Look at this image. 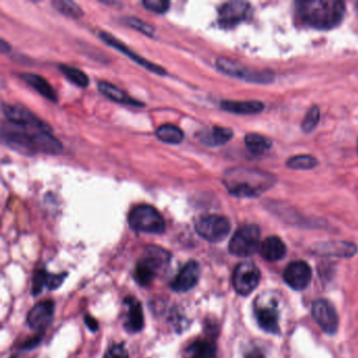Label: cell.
I'll use <instances>...</instances> for the list:
<instances>
[{"label": "cell", "mask_w": 358, "mask_h": 358, "mask_svg": "<svg viewBox=\"0 0 358 358\" xmlns=\"http://www.w3.org/2000/svg\"><path fill=\"white\" fill-rule=\"evenodd\" d=\"M223 183L236 198H257L275 185L276 178L259 169L236 167L224 173Z\"/></svg>", "instance_id": "cell-1"}, {"label": "cell", "mask_w": 358, "mask_h": 358, "mask_svg": "<svg viewBox=\"0 0 358 358\" xmlns=\"http://www.w3.org/2000/svg\"><path fill=\"white\" fill-rule=\"evenodd\" d=\"M296 11L301 22L310 28L329 31L343 22L345 5L341 0H305L296 3Z\"/></svg>", "instance_id": "cell-2"}, {"label": "cell", "mask_w": 358, "mask_h": 358, "mask_svg": "<svg viewBox=\"0 0 358 358\" xmlns=\"http://www.w3.org/2000/svg\"><path fill=\"white\" fill-rule=\"evenodd\" d=\"M11 124V123H10ZM13 125V124H12ZM15 127V125H13ZM3 129V138L8 145L18 150L29 152H45V154H59L62 150V144L57 138L48 131H33L15 127Z\"/></svg>", "instance_id": "cell-3"}, {"label": "cell", "mask_w": 358, "mask_h": 358, "mask_svg": "<svg viewBox=\"0 0 358 358\" xmlns=\"http://www.w3.org/2000/svg\"><path fill=\"white\" fill-rule=\"evenodd\" d=\"M171 255L163 247L150 245L145 247L136 265L134 278L142 287H148L152 280L163 273L171 263Z\"/></svg>", "instance_id": "cell-4"}, {"label": "cell", "mask_w": 358, "mask_h": 358, "mask_svg": "<svg viewBox=\"0 0 358 358\" xmlns=\"http://www.w3.org/2000/svg\"><path fill=\"white\" fill-rule=\"evenodd\" d=\"M129 223L131 229L145 234H163L166 228L162 215L154 206L148 204L134 207L129 215Z\"/></svg>", "instance_id": "cell-5"}, {"label": "cell", "mask_w": 358, "mask_h": 358, "mask_svg": "<svg viewBox=\"0 0 358 358\" xmlns=\"http://www.w3.org/2000/svg\"><path fill=\"white\" fill-rule=\"evenodd\" d=\"M261 230L257 225L247 224L241 226L229 242V251L236 257H247L255 255L259 250Z\"/></svg>", "instance_id": "cell-6"}, {"label": "cell", "mask_w": 358, "mask_h": 358, "mask_svg": "<svg viewBox=\"0 0 358 358\" xmlns=\"http://www.w3.org/2000/svg\"><path fill=\"white\" fill-rule=\"evenodd\" d=\"M215 64H217V70L221 71L224 74L241 79L246 83L268 85L274 80V75L271 71H251L246 66H242L234 60L228 59V58H217Z\"/></svg>", "instance_id": "cell-7"}, {"label": "cell", "mask_w": 358, "mask_h": 358, "mask_svg": "<svg viewBox=\"0 0 358 358\" xmlns=\"http://www.w3.org/2000/svg\"><path fill=\"white\" fill-rule=\"evenodd\" d=\"M3 113L11 124L30 131H48L52 129L45 121L39 119L34 113L20 104L3 103Z\"/></svg>", "instance_id": "cell-8"}, {"label": "cell", "mask_w": 358, "mask_h": 358, "mask_svg": "<svg viewBox=\"0 0 358 358\" xmlns=\"http://www.w3.org/2000/svg\"><path fill=\"white\" fill-rule=\"evenodd\" d=\"M230 229L231 224L224 215H203L196 222V230L199 236L211 243H219L225 240Z\"/></svg>", "instance_id": "cell-9"}, {"label": "cell", "mask_w": 358, "mask_h": 358, "mask_svg": "<svg viewBox=\"0 0 358 358\" xmlns=\"http://www.w3.org/2000/svg\"><path fill=\"white\" fill-rule=\"evenodd\" d=\"M261 282V271L252 262L238 264L232 275V285L236 293L243 296L251 294Z\"/></svg>", "instance_id": "cell-10"}, {"label": "cell", "mask_w": 358, "mask_h": 358, "mask_svg": "<svg viewBox=\"0 0 358 358\" xmlns=\"http://www.w3.org/2000/svg\"><path fill=\"white\" fill-rule=\"evenodd\" d=\"M217 13L220 26L224 29H231L250 17L252 7L247 1H229L222 5Z\"/></svg>", "instance_id": "cell-11"}, {"label": "cell", "mask_w": 358, "mask_h": 358, "mask_svg": "<svg viewBox=\"0 0 358 358\" xmlns=\"http://www.w3.org/2000/svg\"><path fill=\"white\" fill-rule=\"evenodd\" d=\"M312 315L318 326L329 334H334L338 329V315L330 301L317 299L312 305Z\"/></svg>", "instance_id": "cell-12"}, {"label": "cell", "mask_w": 358, "mask_h": 358, "mask_svg": "<svg viewBox=\"0 0 358 358\" xmlns=\"http://www.w3.org/2000/svg\"><path fill=\"white\" fill-rule=\"evenodd\" d=\"M312 278L311 267L303 261H294L287 266L284 280L294 290L301 291L309 286Z\"/></svg>", "instance_id": "cell-13"}, {"label": "cell", "mask_w": 358, "mask_h": 358, "mask_svg": "<svg viewBox=\"0 0 358 358\" xmlns=\"http://www.w3.org/2000/svg\"><path fill=\"white\" fill-rule=\"evenodd\" d=\"M99 37L104 41V43H106V45L114 48L117 51L124 54L125 56H129L133 62H135L136 64H139V66H143L145 70L150 71V72L154 73V74L159 75V76H165V75L167 74L166 71H165L162 66L152 64V62L146 60L145 58L141 57V56L138 55V54L134 53V52H131V50H129L127 45H123L120 41H118L116 37L113 36L110 33L101 32L100 33Z\"/></svg>", "instance_id": "cell-14"}, {"label": "cell", "mask_w": 358, "mask_h": 358, "mask_svg": "<svg viewBox=\"0 0 358 358\" xmlns=\"http://www.w3.org/2000/svg\"><path fill=\"white\" fill-rule=\"evenodd\" d=\"M201 276V268L198 262L189 261L180 270L171 280V288L175 292L184 293L196 286Z\"/></svg>", "instance_id": "cell-15"}, {"label": "cell", "mask_w": 358, "mask_h": 358, "mask_svg": "<svg viewBox=\"0 0 358 358\" xmlns=\"http://www.w3.org/2000/svg\"><path fill=\"white\" fill-rule=\"evenodd\" d=\"M54 310L55 303L53 301H43L36 303L29 312L27 318L29 326L33 330L43 332L53 320Z\"/></svg>", "instance_id": "cell-16"}, {"label": "cell", "mask_w": 358, "mask_h": 358, "mask_svg": "<svg viewBox=\"0 0 358 358\" xmlns=\"http://www.w3.org/2000/svg\"><path fill=\"white\" fill-rule=\"evenodd\" d=\"M357 247L353 243L331 241V242L320 243L314 246V252L328 257H351L355 255Z\"/></svg>", "instance_id": "cell-17"}, {"label": "cell", "mask_w": 358, "mask_h": 358, "mask_svg": "<svg viewBox=\"0 0 358 358\" xmlns=\"http://www.w3.org/2000/svg\"><path fill=\"white\" fill-rule=\"evenodd\" d=\"M124 303L127 307L125 329L129 333L140 332L144 327V315L141 303L136 297H127Z\"/></svg>", "instance_id": "cell-18"}, {"label": "cell", "mask_w": 358, "mask_h": 358, "mask_svg": "<svg viewBox=\"0 0 358 358\" xmlns=\"http://www.w3.org/2000/svg\"><path fill=\"white\" fill-rule=\"evenodd\" d=\"M234 137V131L228 127H213L204 129L198 135L199 140L208 148H217L224 145Z\"/></svg>", "instance_id": "cell-19"}, {"label": "cell", "mask_w": 358, "mask_h": 358, "mask_svg": "<svg viewBox=\"0 0 358 358\" xmlns=\"http://www.w3.org/2000/svg\"><path fill=\"white\" fill-rule=\"evenodd\" d=\"M259 251L263 259L269 262H275L280 261L286 255L287 247L282 238L271 236H268L261 243Z\"/></svg>", "instance_id": "cell-20"}, {"label": "cell", "mask_w": 358, "mask_h": 358, "mask_svg": "<svg viewBox=\"0 0 358 358\" xmlns=\"http://www.w3.org/2000/svg\"><path fill=\"white\" fill-rule=\"evenodd\" d=\"M98 90L102 95L108 97L113 101L118 102V103L124 104V106H135V108H142L144 103L134 99L131 96L127 95L125 92L119 87H115L112 83H106V81H100L98 83Z\"/></svg>", "instance_id": "cell-21"}, {"label": "cell", "mask_w": 358, "mask_h": 358, "mask_svg": "<svg viewBox=\"0 0 358 358\" xmlns=\"http://www.w3.org/2000/svg\"><path fill=\"white\" fill-rule=\"evenodd\" d=\"M257 322L264 331L272 334L280 332V324H278V312L275 306H263L257 307Z\"/></svg>", "instance_id": "cell-22"}, {"label": "cell", "mask_w": 358, "mask_h": 358, "mask_svg": "<svg viewBox=\"0 0 358 358\" xmlns=\"http://www.w3.org/2000/svg\"><path fill=\"white\" fill-rule=\"evenodd\" d=\"M20 78L50 101H57V93L43 77L36 74H31V73H24V74H20Z\"/></svg>", "instance_id": "cell-23"}, {"label": "cell", "mask_w": 358, "mask_h": 358, "mask_svg": "<svg viewBox=\"0 0 358 358\" xmlns=\"http://www.w3.org/2000/svg\"><path fill=\"white\" fill-rule=\"evenodd\" d=\"M263 102L261 101H230L224 100L221 102V108L225 112L236 115H255L263 112Z\"/></svg>", "instance_id": "cell-24"}, {"label": "cell", "mask_w": 358, "mask_h": 358, "mask_svg": "<svg viewBox=\"0 0 358 358\" xmlns=\"http://www.w3.org/2000/svg\"><path fill=\"white\" fill-rule=\"evenodd\" d=\"M184 358H217L215 345L208 339H198L186 348Z\"/></svg>", "instance_id": "cell-25"}, {"label": "cell", "mask_w": 358, "mask_h": 358, "mask_svg": "<svg viewBox=\"0 0 358 358\" xmlns=\"http://www.w3.org/2000/svg\"><path fill=\"white\" fill-rule=\"evenodd\" d=\"M245 144L246 148H248L249 152H252L253 155L265 154L267 150L272 148L273 142L269 138L264 137V136L259 135V134H247L245 137Z\"/></svg>", "instance_id": "cell-26"}, {"label": "cell", "mask_w": 358, "mask_h": 358, "mask_svg": "<svg viewBox=\"0 0 358 358\" xmlns=\"http://www.w3.org/2000/svg\"><path fill=\"white\" fill-rule=\"evenodd\" d=\"M159 140L167 144H180L184 140V134L180 127L173 124H164L156 131Z\"/></svg>", "instance_id": "cell-27"}, {"label": "cell", "mask_w": 358, "mask_h": 358, "mask_svg": "<svg viewBox=\"0 0 358 358\" xmlns=\"http://www.w3.org/2000/svg\"><path fill=\"white\" fill-rule=\"evenodd\" d=\"M52 5L58 12L64 14L66 17L78 20V18L83 17V14H85L80 6L70 1V0H54Z\"/></svg>", "instance_id": "cell-28"}, {"label": "cell", "mask_w": 358, "mask_h": 358, "mask_svg": "<svg viewBox=\"0 0 358 358\" xmlns=\"http://www.w3.org/2000/svg\"><path fill=\"white\" fill-rule=\"evenodd\" d=\"M60 71L62 74L75 85L79 87H87L90 85V79L83 71L74 66H68V64H60Z\"/></svg>", "instance_id": "cell-29"}, {"label": "cell", "mask_w": 358, "mask_h": 358, "mask_svg": "<svg viewBox=\"0 0 358 358\" xmlns=\"http://www.w3.org/2000/svg\"><path fill=\"white\" fill-rule=\"evenodd\" d=\"M317 159L310 155H297L287 161V166L294 171H309L317 166Z\"/></svg>", "instance_id": "cell-30"}, {"label": "cell", "mask_w": 358, "mask_h": 358, "mask_svg": "<svg viewBox=\"0 0 358 358\" xmlns=\"http://www.w3.org/2000/svg\"><path fill=\"white\" fill-rule=\"evenodd\" d=\"M320 112L318 106H312L307 114H306L305 119H303V123H301V129L303 133L309 134L313 131L314 129L317 127L318 122H320Z\"/></svg>", "instance_id": "cell-31"}, {"label": "cell", "mask_w": 358, "mask_h": 358, "mask_svg": "<svg viewBox=\"0 0 358 358\" xmlns=\"http://www.w3.org/2000/svg\"><path fill=\"white\" fill-rule=\"evenodd\" d=\"M124 24H127L129 28L135 29L138 32H141L142 34L148 35V36H154L155 28L150 26L148 22H143V20H139L136 17L125 18Z\"/></svg>", "instance_id": "cell-32"}, {"label": "cell", "mask_w": 358, "mask_h": 358, "mask_svg": "<svg viewBox=\"0 0 358 358\" xmlns=\"http://www.w3.org/2000/svg\"><path fill=\"white\" fill-rule=\"evenodd\" d=\"M49 272L45 269L37 270L33 275L32 294L38 295L43 287H47Z\"/></svg>", "instance_id": "cell-33"}, {"label": "cell", "mask_w": 358, "mask_h": 358, "mask_svg": "<svg viewBox=\"0 0 358 358\" xmlns=\"http://www.w3.org/2000/svg\"><path fill=\"white\" fill-rule=\"evenodd\" d=\"M142 3L146 10L157 14L166 13L171 7V3L166 0H144Z\"/></svg>", "instance_id": "cell-34"}, {"label": "cell", "mask_w": 358, "mask_h": 358, "mask_svg": "<svg viewBox=\"0 0 358 358\" xmlns=\"http://www.w3.org/2000/svg\"><path fill=\"white\" fill-rule=\"evenodd\" d=\"M104 358H129V353L123 343H118L110 347L106 352Z\"/></svg>", "instance_id": "cell-35"}, {"label": "cell", "mask_w": 358, "mask_h": 358, "mask_svg": "<svg viewBox=\"0 0 358 358\" xmlns=\"http://www.w3.org/2000/svg\"><path fill=\"white\" fill-rule=\"evenodd\" d=\"M66 276H68L66 272H64V273L62 274L49 273V278H48L47 288L49 289V290H55V289L59 288Z\"/></svg>", "instance_id": "cell-36"}, {"label": "cell", "mask_w": 358, "mask_h": 358, "mask_svg": "<svg viewBox=\"0 0 358 358\" xmlns=\"http://www.w3.org/2000/svg\"><path fill=\"white\" fill-rule=\"evenodd\" d=\"M85 324L89 327L90 330L93 331V332L98 330V322L95 318L92 317V316H90L89 314H87V315H85Z\"/></svg>", "instance_id": "cell-37"}, {"label": "cell", "mask_w": 358, "mask_h": 358, "mask_svg": "<svg viewBox=\"0 0 358 358\" xmlns=\"http://www.w3.org/2000/svg\"><path fill=\"white\" fill-rule=\"evenodd\" d=\"M245 358H264V355L259 350H253V351L249 352Z\"/></svg>", "instance_id": "cell-38"}, {"label": "cell", "mask_w": 358, "mask_h": 358, "mask_svg": "<svg viewBox=\"0 0 358 358\" xmlns=\"http://www.w3.org/2000/svg\"><path fill=\"white\" fill-rule=\"evenodd\" d=\"M0 49H1V52L3 53H6V52L9 51L10 45H7L5 41H1V43H0Z\"/></svg>", "instance_id": "cell-39"}]
</instances>
